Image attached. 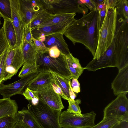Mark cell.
<instances>
[{
    "mask_svg": "<svg viewBox=\"0 0 128 128\" xmlns=\"http://www.w3.org/2000/svg\"><path fill=\"white\" fill-rule=\"evenodd\" d=\"M98 12L94 10L80 18L76 20L68 28L64 35L74 45L77 43L84 45L94 56L96 49L98 32L97 28Z\"/></svg>",
    "mask_w": 128,
    "mask_h": 128,
    "instance_id": "1",
    "label": "cell"
},
{
    "mask_svg": "<svg viewBox=\"0 0 128 128\" xmlns=\"http://www.w3.org/2000/svg\"><path fill=\"white\" fill-rule=\"evenodd\" d=\"M118 16L116 8L111 9L106 8L102 25L98 30L97 46L93 60H99L112 44L116 31Z\"/></svg>",
    "mask_w": 128,
    "mask_h": 128,
    "instance_id": "2",
    "label": "cell"
},
{
    "mask_svg": "<svg viewBox=\"0 0 128 128\" xmlns=\"http://www.w3.org/2000/svg\"><path fill=\"white\" fill-rule=\"evenodd\" d=\"M30 103L28 110L42 128H62L59 123L61 111L52 109L40 100L36 106Z\"/></svg>",
    "mask_w": 128,
    "mask_h": 128,
    "instance_id": "3",
    "label": "cell"
},
{
    "mask_svg": "<svg viewBox=\"0 0 128 128\" xmlns=\"http://www.w3.org/2000/svg\"><path fill=\"white\" fill-rule=\"evenodd\" d=\"M36 64L39 66V72L50 70L70 80L72 78L68 67L65 54L61 52L60 56L56 58L50 57L48 52L38 54Z\"/></svg>",
    "mask_w": 128,
    "mask_h": 128,
    "instance_id": "4",
    "label": "cell"
},
{
    "mask_svg": "<svg viewBox=\"0 0 128 128\" xmlns=\"http://www.w3.org/2000/svg\"><path fill=\"white\" fill-rule=\"evenodd\" d=\"M128 20H123L119 28H117L114 40V52L117 68L120 70L128 66Z\"/></svg>",
    "mask_w": 128,
    "mask_h": 128,
    "instance_id": "5",
    "label": "cell"
},
{
    "mask_svg": "<svg viewBox=\"0 0 128 128\" xmlns=\"http://www.w3.org/2000/svg\"><path fill=\"white\" fill-rule=\"evenodd\" d=\"M44 10L51 14L72 13L87 14L88 9L80 0H44Z\"/></svg>",
    "mask_w": 128,
    "mask_h": 128,
    "instance_id": "6",
    "label": "cell"
},
{
    "mask_svg": "<svg viewBox=\"0 0 128 128\" xmlns=\"http://www.w3.org/2000/svg\"><path fill=\"white\" fill-rule=\"evenodd\" d=\"M96 116L93 111L81 116L66 110L61 112L59 123L62 128H90L95 125Z\"/></svg>",
    "mask_w": 128,
    "mask_h": 128,
    "instance_id": "7",
    "label": "cell"
},
{
    "mask_svg": "<svg viewBox=\"0 0 128 128\" xmlns=\"http://www.w3.org/2000/svg\"><path fill=\"white\" fill-rule=\"evenodd\" d=\"M126 95L118 96L105 107L103 118H112L128 121V99Z\"/></svg>",
    "mask_w": 128,
    "mask_h": 128,
    "instance_id": "8",
    "label": "cell"
},
{
    "mask_svg": "<svg viewBox=\"0 0 128 128\" xmlns=\"http://www.w3.org/2000/svg\"><path fill=\"white\" fill-rule=\"evenodd\" d=\"M24 62L21 48H9L7 50L4 81L10 79L16 75Z\"/></svg>",
    "mask_w": 128,
    "mask_h": 128,
    "instance_id": "9",
    "label": "cell"
},
{
    "mask_svg": "<svg viewBox=\"0 0 128 128\" xmlns=\"http://www.w3.org/2000/svg\"><path fill=\"white\" fill-rule=\"evenodd\" d=\"M39 72L38 71L26 76L10 84L5 85L2 83L0 84V94L5 98H10L16 94L22 95L29 83L37 76Z\"/></svg>",
    "mask_w": 128,
    "mask_h": 128,
    "instance_id": "10",
    "label": "cell"
},
{
    "mask_svg": "<svg viewBox=\"0 0 128 128\" xmlns=\"http://www.w3.org/2000/svg\"><path fill=\"white\" fill-rule=\"evenodd\" d=\"M20 14L25 24H28L39 13L44 10L42 0H18Z\"/></svg>",
    "mask_w": 128,
    "mask_h": 128,
    "instance_id": "11",
    "label": "cell"
},
{
    "mask_svg": "<svg viewBox=\"0 0 128 128\" xmlns=\"http://www.w3.org/2000/svg\"><path fill=\"white\" fill-rule=\"evenodd\" d=\"M114 48L113 41L103 55L98 60L93 59L85 67V69L89 71L95 72L106 68L117 67L116 58L114 53Z\"/></svg>",
    "mask_w": 128,
    "mask_h": 128,
    "instance_id": "12",
    "label": "cell"
},
{
    "mask_svg": "<svg viewBox=\"0 0 128 128\" xmlns=\"http://www.w3.org/2000/svg\"><path fill=\"white\" fill-rule=\"evenodd\" d=\"M37 91L39 100L50 108L61 111L64 108L61 97L55 92L51 84L40 88Z\"/></svg>",
    "mask_w": 128,
    "mask_h": 128,
    "instance_id": "13",
    "label": "cell"
},
{
    "mask_svg": "<svg viewBox=\"0 0 128 128\" xmlns=\"http://www.w3.org/2000/svg\"><path fill=\"white\" fill-rule=\"evenodd\" d=\"M12 9L11 21L14 29L17 38L16 48H22L25 24L19 10L18 0H10Z\"/></svg>",
    "mask_w": 128,
    "mask_h": 128,
    "instance_id": "14",
    "label": "cell"
},
{
    "mask_svg": "<svg viewBox=\"0 0 128 128\" xmlns=\"http://www.w3.org/2000/svg\"><path fill=\"white\" fill-rule=\"evenodd\" d=\"M111 88L116 96L128 94V66L119 70L118 75L112 83Z\"/></svg>",
    "mask_w": 128,
    "mask_h": 128,
    "instance_id": "15",
    "label": "cell"
},
{
    "mask_svg": "<svg viewBox=\"0 0 128 128\" xmlns=\"http://www.w3.org/2000/svg\"><path fill=\"white\" fill-rule=\"evenodd\" d=\"M76 13H66L52 14L51 16L38 26L58 25L70 27L76 20Z\"/></svg>",
    "mask_w": 128,
    "mask_h": 128,
    "instance_id": "16",
    "label": "cell"
},
{
    "mask_svg": "<svg viewBox=\"0 0 128 128\" xmlns=\"http://www.w3.org/2000/svg\"><path fill=\"white\" fill-rule=\"evenodd\" d=\"M63 35L62 34L57 33L48 36H46V40L43 42L48 48L56 46L61 52L68 55L70 52Z\"/></svg>",
    "mask_w": 128,
    "mask_h": 128,
    "instance_id": "17",
    "label": "cell"
},
{
    "mask_svg": "<svg viewBox=\"0 0 128 128\" xmlns=\"http://www.w3.org/2000/svg\"><path fill=\"white\" fill-rule=\"evenodd\" d=\"M53 80L52 76L50 70L40 72L37 76L29 83L27 88L32 90L36 91L40 88L50 84Z\"/></svg>",
    "mask_w": 128,
    "mask_h": 128,
    "instance_id": "18",
    "label": "cell"
},
{
    "mask_svg": "<svg viewBox=\"0 0 128 128\" xmlns=\"http://www.w3.org/2000/svg\"><path fill=\"white\" fill-rule=\"evenodd\" d=\"M18 110L15 100L10 98L0 99V118L6 116L15 117Z\"/></svg>",
    "mask_w": 128,
    "mask_h": 128,
    "instance_id": "19",
    "label": "cell"
},
{
    "mask_svg": "<svg viewBox=\"0 0 128 128\" xmlns=\"http://www.w3.org/2000/svg\"><path fill=\"white\" fill-rule=\"evenodd\" d=\"M69 27L58 25L38 26L32 29V37L34 38L41 33H44L46 36L57 33L64 34Z\"/></svg>",
    "mask_w": 128,
    "mask_h": 128,
    "instance_id": "20",
    "label": "cell"
},
{
    "mask_svg": "<svg viewBox=\"0 0 128 128\" xmlns=\"http://www.w3.org/2000/svg\"><path fill=\"white\" fill-rule=\"evenodd\" d=\"M65 58L68 68L72 78L78 79L85 70L81 66L79 60L74 57L70 53L65 55Z\"/></svg>",
    "mask_w": 128,
    "mask_h": 128,
    "instance_id": "21",
    "label": "cell"
},
{
    "mask_svg": "<svg viewBox=\"0 0 128 128\" xmlns=\"http://www.w3.org/2000/svg\"><path fill=\"white\" fill-rule=\"evenodd\" d=\"M22 50L25 62L36 64L38 53L34 42L30 43L24 40Z\"/></svg>",
    "mask_w": 128,
    "mask_h": 128,
    "instance_id": "22",
    "label": "cell"
},
{
    "mask_svg": "<svg viewBox=\"0 0 128 128\" xmlns=\"http://www.w3.org/2000/svg\"><path fill=\"white\" fill-rule=\"evenodd\" d=\"M15 118L17 120L24 122L30 128H42L31 113L26 108L18 112Z\"/></svg>",
    "mask_w": 128,
    "mask_h": 128,
    "instance_id": "23",
    "label": "cell"
},
{
    "mask_svg": "<svg viewBox=\"0 0 128 128\" xmlns=\"http://www.w3.org/2000/svg\"><path fill=\"white\" fill-rule=\"evenodd\" d=\"M5 36L9 44L10 48H16L17 38L16 32L11 20H4L3 24Z\"/></svg>",
    "mask_w": 128,
    "mask_h": 128,
    "instance_id": "24",
    "label": "cell"
},
{
    "mask_svg": "<svg viewBox=\"0 0 128 128\" xmlns=\"http://www.w3.org/2000/svg\"><path fill=\"white\" fill-rule=\"evenodd\" d=\"M49 70L51 73L56 83L61 88L70 101H71L69 95V82L70 80L55 73L50 70Z\"/></svg>",
    "mask_w": 128,
    "mask_h": 128,
    "instance_id": "25",
    "label": "cell"
},
{
    "mask_svg": "<svg viewBox=\"0 0 128 128\" xmlns=\"http://www.w3.org/2000/svg\"><path fill=\"white\" fill-rule=\"evenodd\" d=\"M52 14L45 10H44L38 14L31 21L29 24L31 29L39 26L48 19Z\"/></svg>",
    "mask_w": 128,
    "mask_h": 128,
    "instance_id": "26",
    "label": "cell"
},
{
    "mask_svg": "<svg viewBox=\"0 0 128 128\" xmlns=\"http://www.w3.org/2000/svg\"><path fill=\"white\" fill-rule=\"evenodd\" d=\"M0 15L4 20H11L12 9L10 0H0Z\"/></svg>",
    "mask_w": 128,
    "mask_h": 128,
    "instance_id": "27",
    "label": "cell"
},
{
    "mask_svg": "<svg viewBox=\"0 0 128 128\" xmlns=\"http://www.w3.org/2000/svg\"><path fill=\"white\" fill-rule=\"evenodd\" d=\"M39 66L34 63L25 62L18 75L21 78L35 72L38 71Z\"/></svg>",
    "mask_w": 128,
    "mask_h": 128,
    "instance_id": "28",
    "label": "cell"
},
{
    "mask_svg": "<svg viewBox=\"0 0 128 128\" xmlns=\"http://www.w3.org/2000/svg\"><path fill=\"white\" fill-rule=\"evenodd\" d=\"M116 8L118 15L128 19V2L126 0H118Z\"/></svg>",
    "mask_w": 128,
    "mask_h": 128,
    "instance_id": "29",
    "label": "cell"
},
{
    "mask_svg": "<svg viewBox=\"0 0 128 128\" xmlns=\"http://www.w3.org/2000/svg\"><path fill=\"white\" fill-rule=\"evenodd\" d=\"M120 120L116 118H103L98 124L90 128H112Z\"/></svg>",
    "mask_w": 128,
    "mask_h": 128,
    "instance_id": "30",
    "label": "cell"
},
{
    "mask_svg": "<svg viewBox=\"0 0 128 128\" xmlns=\"http://www.w3.org/2000/svg\"><path fill=\"white\" fill-rule=\"evenodd\" d=\"M69 106L67 111L70 112L74 114L80 116H83L82 114L79 104H81V101L80 99L74 101H68Z\"/></svg>",
    "mask_w": 128,
    "mask_h": 128,
    "instance_id": "31",
    "label": "cell"
},
{
    "mask_svg": "<svg viewBox=\"0 0 128 128\" xmlns=\"http://www.w3.org/2000/svg\"><path fill=\"white\" fill-rule=\"evenodd\" d=\"M9 48V44L5 36L4 27L3 25L0 29V56Z\"/></svg>",
    "mask_w": 128,
    "mask_h": 128,
    "instance_id": "32",
    "label": "cell"
},
{
    "mask_svg": "<svg viewBox=\"0 0 128 128\" xmlns=\"http://www.w3.org/2000/svg\"><path fill=\"white\" fill-rule=\"evenodd\" d=\"M17 121L15 117L6 116L0 118V128H14Z\"/></svg>",
    "mask_w": 128,
    "mask_h": 128,
    "instance_id": "33",
    "label": "cell"
},
{
    "mask_svg": "<svg viewBox=\"0 0 128 128\" xmlns=\"http://www.w3.org/2000/svg\"><path fill=\"white\" fill-rule=\"evenodd\" d=\"M32 40L34 44L38 54L48 52L49 48L46 47L43 42L34 38L33 37Z\"/></svg>",
    "mask_w": 128,
    "mask_h": 128,
    "instance_id": "34",
    "label": "cell"
},
{
    "mask_svg": "<svg viewBox=\"0 0 128 128\" xmlns=\"http://www.w3.org/2000/svg\"><path fill=\"white\" fill-rule=\"evenodd\" d=\"M22 95L29 101L39 99L37 91H34L27 88L23 92Z\"/></svg>",
    "mask_w": 128,
    "mask_h": 128,
    "instance_id": "35",
    "label": "cell"
},
{
    "mask_svg": "<svg viewBox=\"0 0 128 128\" xmlns=\"http://www.w3.org/2000/svg\"><path fill=\"white\" fill-rule=\"evenodd\" d=\"M106 11V6L98 11V14L97 20V28L98 30H100L102 25Z\"/></svg>",
    "mask_w": 128,
    "mask_h": 128,
    "instance_id": "36",
    "label": "cell"
},
{
    "mask_svg": "<svg viewBox=\"0 0 128 128\" xmlns=\"http://www.w3.org/2000/svg\"><path fill=\"white\" fill-rule=\"evenodd\" d=\"M32 29L30 27L29 24L26 25L24 30V40L30 43H32L33 42L32 40Z\"/></svg>",
    "mask_w": 128,
    "mask_h": 128,
    "instance_id": "37",
    "label": "cell"
},
{
    "mask_svg": "<svg viewBox=\"0 0 128 128\" xmlns=\"http://www.w3.org/2000/svg\"><path fill=\"white\" fill-rule=\"evenodd\" d=\"M51 85L54 90L56 93L60 96L61 98L64 100L70 101L69 99L65 95L61 88L56 83L54 79L51 84Z\"/></svg>",
    "mask_w": 128,
    "mask_h": 128,
    "instance_id": "38",
    "label": "cell"
},
{
    "mask_svg": "<svg viewBox=\"0 0 128 128\" xmlns=\"http://www.w3.org/2000/svg\"><path fill=\"white\" fill-rule=\"evenodd\" d=\"M6 51L3 55L1 63L0 65V84L2 83L4 80V77L5 69Z\"/></svg>",
    "mask_w": 128,
    "mask_h": 128,
    "instance_id": "39",
    "label": "cell"
},
{
    "mask_svg": "<svg viewBox=\"0 0 128 128\" xmlns=\"http://www.w3.org/2000/svg\"><path fill=\"white\" fill-rule=\"evenodd\" d=\"M81 2L84 4L90 11L94 10H96L97 6L94 0H80Z\"/></svg>",
    "mask_w": 128,
    "mask_h": 128,
    "instance_id": "40",
    "label": "cell"
},
{
    "mask_svg": "<svg viewBox=\"0 0 128 128\" xmlns=\"http://www.w3.org/2000/svg\"><path fill=\"white\" fill-rule=\"evenodd\" d=\"M48 52L50 57L55 58H58L60 54V50L56 46H53L49 48Z\"/></svg>",
    "mask_w": 128,
    "mask_h": 128,
    "instance_id": "41",
    "label": "cell"
},
{
    "mask_svg": "<svg viewBox=\"0 0 128 128\" xmlns=\"http://www.w3.org/2000/svg\"><path fill=\"white\" fill-rule=\"evenodd\" d=\"M71 86L74 92L76 93L80 92V84L78 79L74 78L72 79Z\"/></svg>",
    "mask_w": 128,
    "mask_h": 128,
    "instance_id": "42",
    "label": "cell"
},
{
    "mask_svg": "<svg viewBox=\"0 0 128 128\" xmlns=\"http://www.w3.org/2000/svg\"><path fill=\"white\" fill-rule=\"evenodd\" d=\"M118 0H105V4L106 8L111 9L116 8Z\"/></svg>",
    "mask_w": 128,
    "mask_h": 128,
    "instance_id": "43",
    "label": "cell"
},
{
    "mask_svg": "<svg viewBox=\"0 0 128 128\" xmlns=\"http://www.w3.org/2000/svg\"><path fill=\"white\" fill-rule=\"evenodd\" d=\"M112 128H128V121L120 120Z\"/></svg>",
    "mask_w": 128,
    "mask_h": 128,
    "instance_id": "44",
    "label": "cell"
},
{
    "mask_svg": "<svg viewBox=\"0 0 128 128\" xmlns=\"http://www.w3.org/2000/svg\"><path fill=\"white\" fill-rule=\"evenodd\" d=\"M14 128H30L24 122L19 120L17 121Z\"/></svg>",
    "mask_w": 128,
    "mask_h": 128,
    "instance_id": "45",
    "label": "cell"
},
{
    "mask_svg": "<svg viewBox=\"0 0 128 128\" xmlns=\"http://www.w3.org/2000/svg\"><path fill=\"white\" fill-rule=\"evenodd\" d=\"M70 88L69 95L71 101H74L75 100V99L76 97V94L73 91L71 86V81L69 82Z\"/></svg>",
    "mask_w": 128,
    "mask_h": 128,
    "instance_id": "46",
    "label": "cell"
},
{
    "mask_svg": "<svg viewBox=\"0 0 128 128\" xmlns=\"http://www.w3.org/2000/svg\"><path fill=\"white\" fill-rule=\"evenodd\" d=\"M3 55L0 56V65L1 63L2 60V58Z\"/></svg>",
    "mask_w": 128,
    "mask_h": 128,
    "instance_id": "47",
    "label": "cell"
},
{
    "mask_svg": "<svg viewBox=\"0 0 128 128\" xmlns=\"http://www.w3.org/2000/svg\"><path fill=\"white\" fill-rule=\"evenodd\" d=\"M0 19H1V16L0 15V25H1V24Z\"/></svg>",
    "mask_w": 128,
    "mask_h": 128,
    "instance_id": "48",
    "label": "cell"
}]
</instances>
